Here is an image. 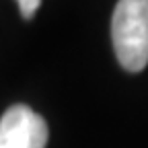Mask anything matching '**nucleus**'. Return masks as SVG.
<instances>
[{
    "label": "nucleus",
    "instance_id": "nucleus-1",
    "mask_svg": "<svg viewBox=\"0 0 148 148\" xmlns=\"http://www.w3.org/2000/svg\"><path fill=\"white\" fill-rule=\"evenodd\" d=\"M115 58L127 72L148 64V0H117L111 16Z\"/></svg>",
    "mask_w": 148,
    "mask_h": 148
},
{
    "label": "nucleus",
    "instance_id": "nucleus-2",
    "mask_svg": "<svg viewBox=\"0 0 148 148\" xmlns=\"http://www.w3.org/2000/svg\"><path fill=\"white\" fill-rule=\"evenodd\" d=\"M47 123L27 105H12L0 117V148H45Z\"/></svg>",
    "mask_w": 148,
    "mask_h": 148
},
{
    "label": "nucleus",
    "instance_id": "nucleus-3",
    "mask_svg": "<svg viewBox=\"0 0 148 148\" xmlns=\"http://www.w3.org/2000/svg\"><path fill=\"white\" fill-rule=\"evenodd\" d=\"M18 2V10H21L23 18H33L37 14V8H39L41 0H16Z\"/></svg>",
    "mask_w": 148,
    "mask_h": 148
}]
</instances>
